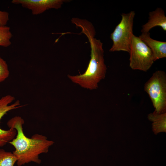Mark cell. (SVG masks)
Here are the masks:
<instances>
[{"instance_id":"obj_1","label":"cell","mask_w":166,"mask_h":166,"mask_svg":"<svg viewBox=\"0 0 166 166\" xmlns=\"http://www.w3.org/2000/svg\"><path fill=\"white\" fill-rule=\"evenodd\" d=\"M78 27L81 30L89 42L90 49V59L85 72L75 76L68 75V78L74 83L82 88L93 90L98 87V84L105 77L106 66L105 63L103 43L94 38L96 31L93 24L89 21L81 23Z\"/></svg>"},{"instance_id":"obj_2","label":"cell","mask_w":166,"mask_h":166,"mask_svg":"<svg viewBox=\"0 0 166 166\" xmlns=\"http://www.w3.org/2000/svg\"><path fill=\"white\" fill-rule=\"evenodd\" d=\"M24 122L21 117L16 116L10 119L7 124L9 128H14L17 131L15 137L8 143L15 149L12 152L17 159L18 166H21L30 162L41 163L39 155L48 152L49 147L54 142L48 140L45 136L37 134L30 138L27 137L23 131Z\"/></svg>"},{"instance_id":"obj_3","label":"cell","mask_w":166,"mask_h":166,"mask_svg":"<svg viewBox=\"0 0 166 166\" xmlns=\"http://www.w3.org/2000/svg\"><path fill=\"white\" fill-rule=\"evenodd\" d=\"M121 19L110 34L113 44L109 49L111 52L123 51L129 53L133 35L134 19L135 15L133 11L121 14Z\"/></svg>"},{"instance_id":"obj_4","label":"cell","mask_w":166,"mask_h":166,"mask_svg":"<svg viewBox=\"0 0 166 166\" xmlns=\"http://www.w3.org/2000/svg\"><path fill=\"white\" fill-rule=\"evenodd\" d=\"M144 90L148 94L158 114L166 113V73L163 70H157L145 83Z\"/></svg>"},{"instance_id":"obj_5","label":"cell","mask_w":166,"mask_h":166,"mask_svg":"<svg viewBox=\"0 0 166 166\" xmlns=\"http://www.w3.org/2000/svg\"><path fill=\"white\" fill-rule=\"evenodd\" d=\"M129 53V66L133 70L147 72L154 62L150 48L134 34L131 39Z\"/></svg>"},{"instance_id":"obj_6","label":"cell","mask_w":166,"mask_h":166,"mask_svg":"<svg viewBox=\"0 0 166 166\" xmlns=\"http://www.w3.org/2000/svg\"><path fill=\"white\" fill-rule=\"evenodd\" d=\"M14 100V97L10 95H6L0 98V121L8 112L23 106L20 105L18 100L10 104ZM17 131L15 129L10 128L6 130L0 127V147L11 141L15 137Z\"/></svg>"},{"instance_id":"obj_7","label":"cell","mask_w":166,"mask_h":166,"mask_svg":"<svg viewBox=\"0 0 166 166\" xmlns=\"http://www.w3.org/2000/svg\"><path fill=\"white\" fill-rule=\"evenodd\" d=\"M65 0H13V4H19L31 11L34 15L41 14L50 9L61 8Z\"/></svg>"},{"instance_id":"obj_8","label":"cell","mask_w":166,"mask_h":166,"mask_svg":"<svg viewBox=\"0 0 166 166\" xmlns=\"http://www.w3.org/2000/svg\"><path fill=\"white\" fill-rule=\"evenodd\" d=\"M151 49L154 61L166 57V42L152 38L149 32L142 33L138 37Z\"/></svg>"},{"instance_id":"obj_9","label":"cell","mask_w":166,"mask_h":166,"mask_svg":"<svg viewBox=\"0 0 166 166\" xmlns=\"http://www.w3.org/2000/svg\"><path fill=\"white\" fill-rule=\"evenodd\" d=\"M148 15V22L142 26V33L148 32L152 28L157 26L166 31V17L162 8L157 7L155 10L150 12Z\"/></svg>"},{"instance_id":"obj_10","label":"cell","mask_w":166,"mask_h":166,"mask_svg":"<svg viewBox=\"0 0 166 166\" xmlns=\"http://www.w3.org/2000/svg\"><path fill=\"white\" fill-rule=\"evenodd\" d=\"M148 118L153 122L152 128L155 134L166 132V113L158 114L154 112L148 115Z\"/></svg>"},{"instance_id":"obj_11","label":"cell","mask_w":166,"mask_h":166,"mask_svg":"<svg viewBox=\"0 0 166 166\" xmlns=\"http://www.w3.org/2000/svg\"><path fill=\"white\" fill-rule=\"evenodd\" d=\"M17 159L13 152L0 149V166H14Z\"/></svg>"},{"instance_id":"obj_12","label":"cell","mask_w":166,"mask_h":166,"mask_svg":"<svg viewBox=\"0 0 166 166\" xmlns=\"http://www.w3.org/2000/svg\"><path fill=\"white\" fill-rule=\"evenodd\" d=\"M12 37L9 27L6 26H0V46L4 47L9 46L11 44Z\"/></svg>"},{"instance_id":"obj_13","label":"cell","mask_w":166,"mask_h":166,"mask_svg":"<svg viewBox=\"0 0 166 166\" xmlns=\"http://www.w3.org/2000/svg\"><path fill=\"white\" fill-rule=\"evenodd\" d=\"M10 74L6 62L0 57V83L4 81Z\"/></svg>"},{"instance_id":"obj_14","label":"cell","mask_w":166,"mask_h":166,"mask_svg":"<svg viewBox=\"0 0 166 166\" xmlns=\"http://www.w3.org/2000/svg\"><path fill=\"white\" fill-rule=\"evenodd\" d=\"M9 15L7 12L0 10V26H6L9 19Z\"/></svg>"}]
</instances>
